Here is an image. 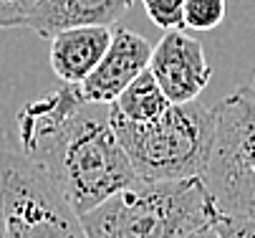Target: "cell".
Returning a JSON list of instances; mask_svg holds the SVG:
<instances>
[{
    "label": "cell",
    "instance_id": "16",
    "mask_svg": "<svg viewBox=\"0 0 255 238\" xmlns=\"http://www.w3.org/2000/svg\"><path fill=\"white\" fill-rule=\"evenodd\" d=\"M0 238H5V226H3V213H0Z\"/></svg>",
    "mask_w": 255,
    "mask_h": 238
},
{
    "label": "cell",
    "instance_id": "3",
    "mask_svg": "<svg viewBox=\"0 0 255 238\" xmlns=\"http://www.w3.org/2000/svg\"><path fill=\"white\" fill-rule=\"evenodd\" d=\"M114 129L139 180H192L202 178L212 150V109L200 101L172 104L147 124L114 117Z\"/></svg>",
    "mask_w": 255,
    "mask_h": 238
},
{
    "label": "cell",
    "instance_id": "12",
    "mask_svg": "<svg viewBox=\"0 0 255 238\" xmlns=\"http://www.w3.org/2000/svg\"><path fill=\"white\" fill-rule=\"evenodd\" d=\"M185 3L187 0H141L144 13L162 30L185 28Z\"/></svg>",
    "mask_w": 255,
    "mask_h": 238
},
{
    "label": "cell",
    "instance_id": "2",
    "mask_svg": "<svg viewBox=\"0 0 255 238\" xmlns=\"http://www.w3.org/2000/svg\"><path fill=\"white\" fill-rule=\"evenodd\" d=\"M202 178L136 180L84 213L89 238H190L215 221Z\"/></svg>",
    "mask_w": 255,
    "mask_h": 238
},
{
    "label": "cell",
    "instance_id": "7",
    "mask_svg": "<svg viewBox=\"0 0 255 238\" xmlns=\"http://www.w3.org/2000/svg\"><path fill=\"white\" fill-rule=\"evenodd\" d=\"M154 46L139 36L136 30L114 25L112 46L104 53L101 63L94 69V74L79 84L84 96L94 104H114L119 94L139 76L149 69Z\"/></svg>",
    "mask_w": 255,
    "mask_h": 238
},
{
    "label": "cell",
    "instance_id": "4",
    "mask_svg": "<svg viewBox=\"0 0 255 238\" xmlns=\"http://www.w3.org/2000/svg\"><path fill=\"white\" fill-rule=\"evenodd\" d=\"M212 150L202 183L217 216L255 218V84L212 107Z\"/></svg>",
    "mask_w": 255,
    "mask_h": 238
},
{
    "label": "cell",
    "instance_id": "13",
    "mask_svg": "<svg viewBox=\"0 0 255 238\" xmlns=\"http://www.w3.org/2000/svg\"><path fill=\"white\" fill-rule=\"evenodd\" d=\"M38 0H0V28H23Z\"/></svg>",
    "mask_w": 255,
    "mask_h": 238
},
{
    "label": "cell",
    "instance_id": "10",
    "mask_svg": "<svg viewBox=\"0 0 255 238\" xmlns=\"http://www.w3.org/2000/svg\"><path fill=\"white\" fill-rule=\"evenodd\" d=\"M169 107H172V101L162 91L154 74L147 69L119 94V99L112 104V114L131 124H147L162 117Z\"/></svg>",
    "mask_w": 255,
    "mask_h": 238
},
{
    "label": "cell",
    "instance_id": "14",
    "mask_svg": "<svg viewBox=\"0 0 255 238\" xmlns=\"http://www.w3.org/2000/svg\"><path fill=\"white\" fill-rule=\"evenodd\" d=\"M220 238H255V218H225L215 216Z\"/></svg>",
    "mask_w": 255,
    "mask_h": 238
},
{
    "label": "cell",
    "instance_id": "6",
    "mask_svg": "<svg viewBox=\"0 0 255 238\" xmlns=\"http://www.w3.org/2000/svg\"><path fill=\"white\" fill-rule=\"evenodd\" d=\"M149 71L172 104L197 101L212 76L202 43L182 28L164 30L162 41L154 46Z\"/></svg>",
    "mask_w": 255,
    "mask_h": 238
},
{
    "label": "cell",
    "instance_id": "9",
    "mask_svg": "<svg viewBox=\"0 0 255 238\" xmlns=\"http://www.w3.org/2000/svg\"><path fill=\"white\" fill-rule=\"evenodd\" d=\"M114 28L109 25H79L66 28L51 38L48 61L61 84H84L101 63L112 46Z\"/></svg>",
    "mask_w": 255,
    "mask_h": 238
},
{
    "label": "cell",
    "instance_id": "11",
    "mask_svg": "<svg viewBox=\"0 0 255 238\" xmlns=\"http://www.w3.org/2000/svg\"><path fill=\"white\" fill-rule=\"evenodd\" d=\"M228 15V0H187L185 3V28L212 30Z\"/></svg>",
    "mask_w": 255,
    "mask_h": 238
},
{
    "label": "cell",
    "instance_id": "8",
    "mask_svg": "<svg viewBox=\"0 0 255 238\" xmlns=\"http://www.w3.org/2000/svg\"><path fill=\"white\" fill-rule=\"evenodd\" d=\"M134 5V0H38L28 13L23 28H30L41 38L79 25H109L114 28Z\"/></svg>",
    "mask_w": 255,
    "mask_h": 238
},
{
    "label": "cell",
    "instance_id": "5",
    "mask_svg": "<svg viewBox=\"0 0 255 238\" xmlns=\"http://www.w3.org/2000/svg\"><path fill=\"white\" fill-rule=\"evenodd\" d=\"M0 213L5 238H89L76 208L23 152L0 150Z\"/></svg>",
    "mask_w": 255,
    "mask_h": 238
},
{
    "label": "cell",
    "instance_id": "1",
    "mask_svg": "<svg viewBox=\"0 0 255 238\" xmlns=\"http://www.w3.org/2000/svg\"><path fill=\"white\" fill-rule=\"evenodd\" d=\"M20 152L66 195L79 216L136 183L114 129L112 104H94L79 84L28 101L18 112Z\"/></svg>",
    "mask_w": 255,
    "mask_h": 238
},
{
    "label": "cell",
    "instance_id": "15",
    "mask_svg": "<svg viewBox=\"0 0 255 238\" xmlns=\"http://www.w3.org/2000/svg\"><path fill=\"white\" fill-rule=\"evenodd\" d=\"M190 238H220V233H217V226H215V221H210L207 226H202L197 233H192Z\"/></svg>",
    "mask_w": 255,
    "mask_h": 238
}]
</instances>
